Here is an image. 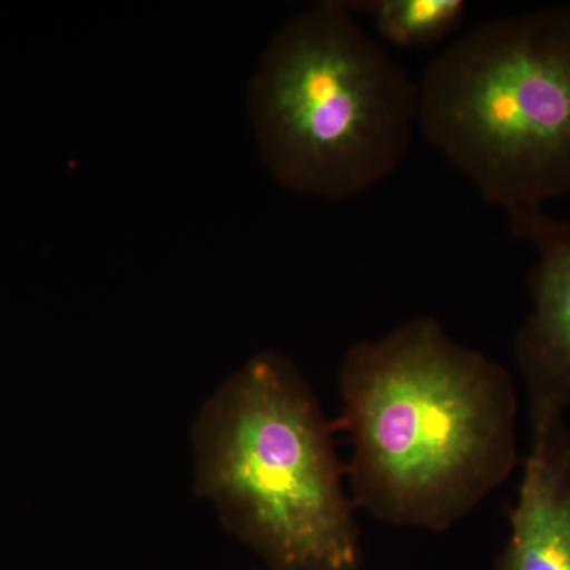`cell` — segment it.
<instances>
[{
    "label": "cell",
    "instance_id": "6da1fadb",
    "mask_svg": "<svg viewBox=\"0 0 570 570\" xmlns=\"http://www.w3.org/2000/svg\"><path fill=\"white\" fill-rule=\"evenodd\" d=\"M337 384L351 497L382 523L449 531L517 466L512 376L436 317L348 347Z\"/></svg>",
    "mask_w": 570,
    "mask_h": 570
},
{
    "label": "cell",
    "instance_id": "7a4b0ae2",
    "mask_svg": "<svg viewBox=\"0 0 570 570\" xmlns=\"http://www.w3.org/2000/svg\"><path fill=\"white\" fill-rule=\"evenodd\" d=\"M332 423L288 356L262 351L202 407L195 491L269 570H360L362 535Z\"/></svg>",
    "mask_w": 570,
    "mask_h": 570
},
{
    "label": "cell",
    "instance_id": "3957f363",
    "mask_svg": "<svg viewBox=\"0 0 570 570\" xmlns=\"http://www.w3.org/2000/svg\"><path fill=\"white\" fill-rule=\"evenodd\" d=\"M247 112L269 175L343 202L390 178L411 148L419 85L343 0L285 22L258 62Z\"/></svg>",
    "mask_w": 570,
    "mask_h": 570
},
{
    "label": "cell",
    "instance_id": "277c9868",
    "mask_svg": "<svg viewBox=\"0 0 570 570\" xmlns=\"http://www.w3.org/2000/svg\"><path fill=\"white\" fill-rule=\"evenodd\" d=\"M417 124L489 204L570 195V6L491 18L428 66Z\"/></svg>",
    "mask_w": 570,
    "mask_h": 570
},
{
    "label": "cell",
    "instance_id": "5b68a950",
    "mask_svg": "<svg viewBox=\"0 0 570 570\" xmlns=\"http://www.w3.org/2000/svg\"><path fill=\"white\" fill-rule=\"evenodd\" d=\"M509 223L512 235L538 254L528 277L532 311L515 336L534 426L570 409V220L527 208L509 213Z\"/></svg>",
    "mask_w": 570,
    "mask_h": 570
},
{
    "label": "cell",
    "instance_id": "8992f818",
    "mask_svg": "<svg viewBox=\"0 0 570 570\" xmlns=\"http://www.w3.org/2000/svg\"><path fill=\"white\" fill-rule=\"evenodd\" d=\"M510 534L494 570H570V430L564 417L531 426Z\"/></svg>",
    "mask_w": 570,
    "mask_h": 570
},
{
    "label": "cell",
    "instance_id": "52a82bcc",
    "mask_svg": "<svg viewBox=\"0 0 570 570\" xmlns=\"http://www.w3.org/2000/svg\"><path fill=\"white\" fill-rule=\"evenodd\" d=\"M355 17L373 21L379 39L403 50L430 48L463 24L464 0H356L346 2Z\"/></svg>",
    "mask_w": 570,
    "mask_h": 570
}]
</instances>
